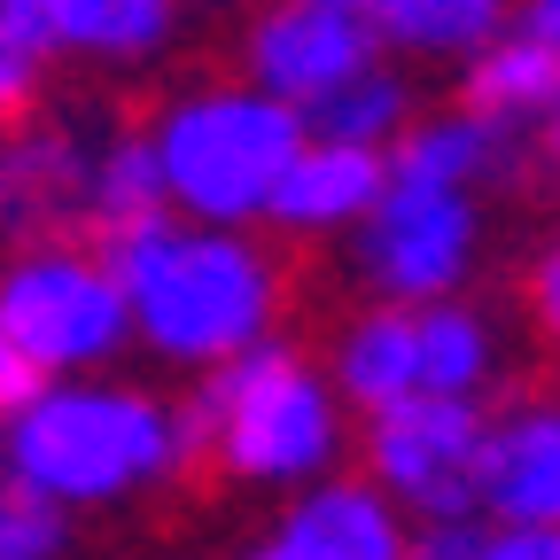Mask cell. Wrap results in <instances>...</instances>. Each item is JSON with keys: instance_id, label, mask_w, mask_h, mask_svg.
Listing matches in <instances>:
<instances>
[{"instance_id": "6da1fadb", "label": "cell", "mask_w": 560, "mask_h": 560, "mask_svg": "<svg viewBox=\"0 0 560 560\" xmlns=\"http://www.w3.org/2000/svg\"><path fill=\"white\" fill-rule=\"evenodd\" d=\"M109 265L132 304V342L164 366L219 374L242 350L272 342L280 265L249 226H202L172 210V219L109 242Z\"/></svg>"}, {"instance_id": "7a4b0ae2", "label": "cell", "mask_w": 560, "mask_h": 560, "mask_svg": "<svg viewBox=\"0 0 560 560\" xmlns=\"http://www.w3.org/2000/svg\"><path fill=\"white\" fill-rule=\"evenodd\" d=\"M195 452H202L195 405L179 412L156 389L102 382V374L47 382L32 405L9 412V436H0L9 482L62 514H94V506L140 499V490H164Z\"/></svg>"}, {"instance_id": "3957f363", "label": "cell", "mask_w": 560, "mask_h": 560, "mask_svg": "<svg viewBox=\"0 0 560 560\" xmlns=\"http://www.w3.org/2000/svg\"><path fill=\"white\" fill-rule=\"evenodd\" d=\"M342 382L335 366H312L289 342H257L234 366L202 374L195 397V429L202 452L219 459L234 482L257 490H312L342 459Z\"/></svg>"}, {"instance_id": "277c9868", "label": "cell", "mask_w": 560, "mask_h": 560, "mask_svg": "<svg viewBox=\"0 0 560 560\" xmlns=\"http://www.w3.org/2000/svg\"><path fill=\"white\" fill-rule=\"evenodd\" d=\"M149 140H156V164H164L179 219L257 226V219H272V195L289 179V164L304 156L312 125L296 102L242 79V86H195V94L164 102Z\"/></svg>"}, {"instance_id": "5b68a950", "label": "cell", "mask_w": 560, "mask_h": 560, "mask_svg": "<svg viewBox=\"0 0 560 560\" xmlns=\"http://www.w3.org/2000/svg\"><path fill=\"white\" fill-rule=\"evenodd\" d=\"M132 342V304L109 249L79 242H32L16 249L0 280V359L32 366L39 382H79L102 374Z\"/></svg>"}, {"instance_id": "8992f818", "label": "cell", "mask_w": 560, "mask_h": 560, "mask_svg": "<svg viewBox=\"0 0 560 560\" xmlns=\"http://www.w3.org/2000/svg\"><path fill=\"white\" fill-rule=\"evenodd\" d=\"M490 436H499V420L482 412V397H412L366 420V475L412 522L444 529L482 514Z\"/></svg>"}, {"instance_id": "52a82bcc", "label": "cell", "mask_w": 560, "mask_h": 560, "mask_svg": "<svg viewBox=\"0 0 560 560\" xmlns=\"http://www.w3.org/2000/svg\"><path fill=\"white\" fill-rule=\"evenodd\" d=\"M475 242H482V219L467 195L389 179L374 219L350 234V265L382 304H444L475 272Z\"/></svg>"}, {"instance_id": "ba28073f", "label": "cell", "mask_w": 560, "mask_h": 560, "mask_svg": "<svg viewBox=\"0 0 560 560\" xmlns=\"http://www.w3.org/2000/svg\"><path fill=\"white\" fill-rule=\"evenodd\" d=\"M382 32L366 9H350V0H272V9L249 24V79L280 102L296 109H319L335 86L366 79V70L382 62Z\"/></svg>"}, {"instance_id": "9c48e42d", "label": "cell", "mask_w": 560, "mask_h": 560, "mask_svg": "<svg viewBox=\"0 0 560 560\" xmlns=\"http://www.w3.org/2000/svg\"><path fill=\"white\" fill-rule=\"evenodd\" d=\"M412 514L389 499L374 475H327L296 490L289 514L272 522V545L289 560H412Z\"/></svg>"}, {"instance_id": "30bf717a", "label": "cell", "mask_w": 560, "mask_h": 560, "mask_svg": "<svg viewBox=\"0 0 560 560\" xmlns=\"http://www.w3.org/2000/svg\"><path fill=\"white\" fill-rule=\"evenodd\" d=\"M397 164L382 149H350V140H304V156L289 164L272 195V226L289 234H359L374 219V202L389 195Z\"/></svg>"}, {"instance_id": "8fae6325", "label": "cell", "mask_w": 560, "mask_h": 560, "mask_svg": "<svg viewBox=\"0 0 560 560\" xmlns=\"http://www.w3.org/2000/svg\"><path fill=\"white\" fill-rule=\"evenodd\" d=\"M482 514L499 529H560V405H514L499 420Z\"/></svg>"}, {"instance_id": "7c38bea8", "label": "cell", "mask_w": 560, "mask_h": 560, "mask_svg": "<svg viewBox=\"0 0 560 560\" xmlns=\"http://www.w3.org/2000/svg\"><path fill=\"white\" fill-rule=\"evenodd\" d=\"M335 382L366 420L420 397V304H374L342 327L335 342Z\"/></svg>"}, {"instance_id": "4fadbf2b", "label": "cell", "mask_w": 560, "mask_h": 560, "mask_svg": "<svg viewBox=\"0 0 560 560\" xmlns=\"http://www.w3.org/2000/svg\"><path fill=\"white\" fill-rule=\"evenodd\" d=\"M506 156H514V132H506L499 117L467 109V102H459V109H436V117H412V132L389 149L397 179L452 187V195H467V187H482V179H499Z\"/></svg>"}, {"instance_id": "5bb4252c", "label": "cell", "mask_w": 560, "mask_h": 560, "mask_svg": "<svg viewBox=\"0 0 560 560\" xmlns=\"http://www.w3.org/2000/svg\"><path fill=\"white\" fill-rule=\"evenodd\" d=\"M467 109L499 117L506 132L522 125H552L560 109V47H545L537 32H499L490 47L467 55Z\"/></svg>"}, {"instance_id": "9a60e30c", "label": "cell", "mask_w": 560, "mask_h": 560, "mask_svg": "<svg viewBox=\"0 0 560 560\" xmlns=\"http://www.w3.org/2000/svg\"><path fill=\"white\" fill-rule=\"evenodd\" d=\"M79 219H86L102 242H125V234H140V226L172 219V187H164V164H156V140H149V132H117L109 149L86 156Z\"/></svg>"}, {"instance_id": "2e32d148", "label": "cell", "mask_w": 560, "mask_h": 560, "mask_svg": "<svg viewBox=\"0 0 560 560\" xmlns=\"http://www.w3.org/2000/svg\"><path fill=\"white\" fill-rule=\"evenodd\" d=\"M55 24H62V55L132 70L179 32V0H55Z\"/></svg>"}, {"instance_id": "e0dca14e", "label": "cell", "mask_w": 560, "mask_h": 560, "mask_svg": "<svg viewBox=\"0 0 560 560\" xmlns=\"http://www.w3.org/2000/svg\"><path fill=\"white\" fill-rule=\"evenodd\" d=\"M499 382V327L475 304H420V397H482Z\"/></svg>"}, {"instance_id": "ac0fdd59", "label": "cell", "mask_w": 560, "mask_h": 560, "mask_svg": "<svg viewBox=\"0 0 560 560\" xmlns=\"http://www.w3.org/2000/svg\"><path fill=\"white\" fill-rule=\"evenodd\" d=\"M350 9H366L374 32L405 55H475L506 32L522 0H350Z\"/></svg>"}, {"instance_id": "d6986e66", "label": "cell", "mask_w": 560, "mask_h": 560, "mask_svg": "<svg viewBox=\"0 0 560 560\" xmlns=\"http://www.w3.org/2000/svg\"><path fill=\"white\" fill-rule=\"evenodd\" d=\"M304 125L319 132V140H350V149H397V140L412 132V86L397 79L389 62H374L366 79H350V86H335L319 109H304Z\"/></svg>"}, {"instance_id": "ffe728a7", "label": "cell", "mask_w": 560, "mask_h": 560, "mask_svg": "<svg viewBox=\"0 0 560 560\" xmlns=\"http://www.w3.org/2000/svg\"><path fill=\"white\" fill-rule=\"evenodd\" d=\"M86 156L70 132H24L9 149V219L24 226L32 210H79V187H86Z\"/></svg>"}, {"instance_id": "44dd1931", "label": "cell", "mask_w": 560, "mask_h": 560, "mask_svg": "<svg viewBox=\"0 0 560 560\" xmlns=\"http://www.w3.org/2000/svg\"><path fill=\"white\" fill-rule=\"evenodd\" d=\"M47 55H62V24H55V0H0V102L24 109Z\"/></svg>"}, {"instance_id": "7402d4cb", "label": "cell", "mask_w": 560, "mask_h": 560, "mask_svg": "<svg viewBox=\"0 0 560 560\" xmlns=\"http://www.w3.org/2000/svg\"><path fill=\"white\" fill-rule=\"evenodd\" d=\"M62 537H70V514L9 482V499H0V560H62Z\"/></svg>"}, {"instance_id": "603a6c76", "label": "cell", "mask_w": 560, "mask_h": 560, "mask_svg": "<svg viewBox=\"0 0 560 560\" xmlns=\"http://www.w3.org/2000/svg\"><path fill=\"white\" fill-rule=\"evenodd\" d=\"M529 312H537V327L560 342V242L537 257V272H529Z\"/></svg>"}, {"instance_id": "cb8c5ba5", "label": "cell", "mask_w": 560, "mask_h": 560, "mask_svg": "<svg viewBox=\"0 0 560 560\" xmlns=\"http://www.w3.org/2000/svg\"><path fill=\"white\" fill-rule=\"evenodd\" d=\"M490 560H560V529H490Z\"/></svg>"}, {"instance_id": "d4e9b609", "label": "cell", "mask_w": 560, "mask_h": 560, "mask_svg": "<svg viewBox=\"0 0 560 560\" xmlns=\"http://www.w3.org/2000/svg\"><path fill=\"white\" fill-rule=\"evenodd\" d=\"M522 32H537L545 47H560V0H522Z\"/></svg>"}, {"instance_id": "484cf974", "label": "cell", "mask_w": 560, "mask_h": 560, "mask_svg": "<svg viewBox=\"0 0 560 560\" xmlns=\"http://www.w3.org/2000/svg\"><path fill=\"white\" fill-rule=\"evenodd\" d=\"M242 560H289V552H280V545H272V537H265V545H249V552H242Z\"/></svg>"}, {"instance_id": "4316f807", "label": "cell", "mask_w": 560, "mask_h": 560, "mask_svg": "<svg viewBox=\"0 0 560 560\" xmlns=\"http://www.w3.org/2000/svg\"><path fill=\"white\" fill-rule=\"evenodd\" d=\"M545 132H552V149H560V109H552V125H545Z\"/></svg>"}]
</instances>
